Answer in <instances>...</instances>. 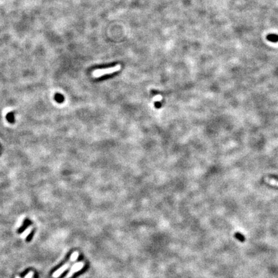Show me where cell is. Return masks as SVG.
Returning a JSON list of instances; mask_svg holds the SVG:
<instances>
[{
  "label": "cell",
  "instance_id": "cell-8",
  "mask_svg": "<svg viewBox=\"0 0 278 278\" xmlns=\"http://www.w3.org/2000/svg\"><path fill=\"white\" fill-rule=\"evenodd\" d=\"M54 99L58 103H61L64 101V97L62 94L58 93V94H56L55 96H54Z\"/></svg>",
  "mask_w": 278,
  "mask_h": 278
},
{
  "label": "cell",
  "instance_id": "cell-11",
  "mask_svg": "<svg viewBox=\"0 0 278 278\" xmlns=\"http://www.w3.org/2000/svg\"><path fill=\"white\" fill-rule=\"evenodd\" d=\"M24 218V216H22L20 220H19V221H18V223H17V224H16V229L20 228L21 227V226H22L23 223Z\"/></svg>",
  "mask_w": 278,
  "mask_h": 278
},
{
  "label": "cell",
  "instance_id": "cell-13",
  "mask_svg": "<svg viewBox=\"0 0 278 278\" xmlns=\"http://www.w3.org/2000/svg\"><path fill=\"white\" fill-rule=\"evenodd\" d=\"M34 276V272L31 271V272H28V274L26 275V276L24 277V278H32V277H33Z\"/></svg>",
  "mask_w": 278,
  "mask_h": 278
},
{
  "label": "cell",
  "instance_id": "cell-5",
  "mask_svg": "<svg viewBox=\"0 0 278 278\" xmlns=\"http://www.w3.org/2000/svg\"><path fill=\"white\" fill-rule=\"evenodd\" d=\"M266 39L272 43L278 42V35L275 34H271L266 35Z\"/></svg>",
  "mask_w": 278,
  "mask_h": 278
},
{
  "label": "cell",
  "instance_id": "cell-4",
  "mask_svg": "<svg viewBox=\"0 0 278 278\" xmlns=\"http://www.w3.org/2000/svg\"><path fill=\"white\" fill-rule=\"evenodd\" d=\"M265 182L266 184H268L269 185H271L272 186H276L278 187V180L275 179V178H265Z\"/></svg>",
  "mask_w": 278,
  "mask_h": 278
},
{
  "label": "cell",
  "instance_id": "cell-6",
  "mask_svg": "<svg viewBox=\"0 0 278 278\" xmlns=\"http://www.w3.org/2000/svg\"><path fill=\"white\" fill-rule=\"evenodd\" d=\"M32 229H33V227L32 226H30L29 227L27 228L26 230H24L23 233L21 234V238L22 239H25L31 234Z\"/></svg>",
  "mask_w": 278,
  "mask_h": 278
},
{
  "label": "cell",
  "instance_id": "cell-9",
  "mask_svg": "<svg viewBox=\"0 0 278 278\" xmlns=\"http://www.w3.org/2000/svg\"><path fill=\"white\" fill-rule=\"evenodd\" d=\"M234 236H235V238L237 239H238V240H239V241L244 242L245 241V238L244 235H243V234H241V233H235V234H234Z\"/></svg>",
  "mask_w": 278,
  "mask_h": 278
},
{
  "label": "cell",
  "instance_id": "cell-12",
  "mask_svg": "<svg viewBox=\"0 0 278 278\" xmlns=\"http://www.w3.org/2000/svg\"><path fill=\"white\" fill-rule=\"evenodd\" d=\"M162 97L161 96V95H157V96L154 97V98H153V101H155V102L160 101V100H162Z\"/></svg>",
  "mask_w": 278,
  "mask_h": 278
},
{
  "label": "cell",
  "instance_id": "cell-3",
  "mask_svg": "<svg viewBox=\"0 0 278 278\" xmlns=\"http://www.w3.org/2000/svg\"><path fill=\"white\" fill-rule=\"evenodd\" d=\"M70 263L68 262L65 264L63 266H62L61 268H59L58 270H57L56 271L54 272V274H52V277L54 278H58L63 273V272L68 269V268L70 266Z\"/></svg>",
  "mask_w": 278,
  "mask_h": 278
},
{
  "label": "cell",
  "instance_id": "cell-10",
  "mask_svg": "<svg viewBox=\"0 0 278 278\" xmlns=\"http://www.w3.org/2000/svg\"><path fill=\"white\" fill-rule=\"evenodd\" d=\"M78 257H79V252L78 251L74 252L73 253V254H72V255H71V256H70V262H71V261H75L78 258Z\"/></svg>",
  "mask_w": 278,
  "mask_h": 278
},
{
  "label": "cell",
  "instance_id": "cell-7",
  "mask_svg": "<svg viewBox=\"0 0 278 278\" xmlns=\"http://www.w3.org/2000/svg\"><path fill=\"white\" fill-rule=\"evenodd\" d=\"M6 119L7 120L8 122H9L10 123H14L15 122V117H14V114L13 112H9L6 115Z\"/></svg>",
  "mask_w": 278,
  "mask_h": 278
},
{
  "label": "cell",
  "instance_id": "cell-1",
  "mask_svg": "<svg viewBox=\"0 0 278 278\" xmlns=\"http://www.w3.org/2000/svg\"><path fill=\"white\" fill-rule=\"evenodd\" d=\"M121 69V66L120 64H117L115 66L108 68H104V69H98L95 70L92 73L93 77L95 78H98L101 77V76L111 74L115 72H118Z\"/></svg>",
  "mask_w": 278,
  "mask_h": 278
},
{
  "label": "cell",
  "instance_id": "cell-14",
  "mask_svg": "<svg viewBox=\"0 0 278 278\" xmlns=\"http://www.w3.org/2000/svg\"><path fill=\"white\" fill-rule=\"evenodd\" d=\"M16 278H21V277H19V276H16Z\"/></svg>",
  "mask_w": 278,
  "mask_h": 278
},
{
  "label": "cell",
  "instance_id": "cell-2",
  "mask_svg": "<svg viewBox=\"0 0 278 278\" xmlns=\"http://www.w3.org/2000/svg\"><path fill=\"white\" fill-rule=\"evenodd\" d=\"M84 266V263L83 261H81V262L76 263L73 265L72 268H71L70 272L68 273L66 276L64 277V278H70L72 277L73 274H74L75 272H79V271L83 268Z\"/></svg>",
  "mask_w": 278,
  "mask_h": 278
}]
</instances>
